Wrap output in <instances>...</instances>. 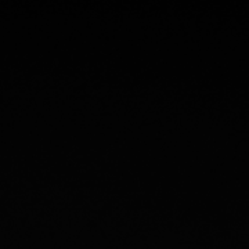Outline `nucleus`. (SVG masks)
<instances>
[]
</instances>
